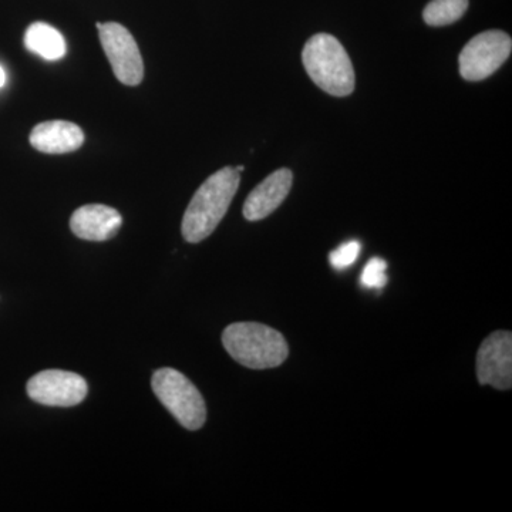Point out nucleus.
<instances>
[{"label":"nucleus","mask_w":512,"mask_h":512,"mask_svg":"<svg viewBox=\"0 0 512 512\" xmlns=\"http://www.w3.org/2000/svg\"><path fill=\"white\" fill-rule=\"evenodd\" d=\"M477 376L480 384L498 390L512 387V335L494 332L481 343L477 353Z\"/></svg>","instance_id":"nucleus-8"},{"label":"nucleus","mask_w":512,"mask_h":512,"mask_svg":"<svg viewBox=\"0 0 512 512\" xmlns=\"http://www.w3.org/2000/svg\"><path fill=\"white\" fill-rule=\"evenodd\" d=\"M241 173L234 167H225L212 174L198 188L183 218V237L190 244H198L210 237L227 214L237 194Z\"/></svg>","instance_id":"nucleus-1"},{"label":"nucleus","mask_w":512,"mask_h":512,"mask_svg":"<svg viewBox=\"0 0 512 512\" xmlns=\"http://www.w3.org/2000/svg\"><path fill=\"white\" fill-rule=\"evenodd\" d=\"M121 224L120 212L101 204L84 205L70 218L73 234L84 241L103 242L114 238Z\"/></svg>","instance_id":"nucleus-10"},{"label":"nucleus","mask_w":512,"mask_h":512,"mask_svg":"<svg viewBox=\"0 0 512 512\" xmlns=\"http://www.w3.org/2000/svg\"><path fill=\"white\" fill-rule=\"evenodd\" d=\"M292 181V171L288 168H281V170L268 175L248 195L244 204V211H242L245 220L261 221L271 215L288 197L289 192H291Z\"/></svg>","instance_id":"nucleus-9"},{"label":"nucleus","mask_w":512,"mask_h":512,"mask_svg":"<svg viewBox=\"0 0 512 512\" xmlns=\"http://www.w3.org/2000/svg\"><path fill=\"white\" fill-rule=\"evenodd\" d=\"M33 402L50 407H73L86 399L89 387L82 376L64 370H43L29 380Z\"/></svg>","instance_id":"nucleus-7"},{"label":"nucleus","mask_w":512,"mask_h":512,"mask_svg":"<svg viewBox=\"0 0 512 512\" xmlns=\"http://www.w3.org/2000/svg\"><path fill=\"white\" fill-rule=\"evenodd\" d=\"M386 269L387 262L384 259H370L360 276V284L369 289H383L387 284Z\"/></svg>","instance_id":"nucleus-14"},{"label":"nucleus","mask_w":512,"mask_h":512,"mask_svg":"<svg viewBox=\"0 0 512 512\" xmlns=\"http://www.w3.org/2000/svg\"><path fill=\"white\" fill-rule=\"evenodd\" d=\"M512 40L503 30H488L470 40L461 50L460 74L468 82L493 76L511 55Z\"/></svg>","instance_id":"nucleus-5"},{"label":"nucleus","mask_w":512,"mask_h":512,"mask_svg":"<svg viewBox=\"0 0 512 512\" xmlns=\"http://www.w3.org/2000/svg\"><path fill=\"white\" fill-rule=\"evenodd\" d=\"M84 143L82 128L70 121L53 120L37 124L30 133V144L45 154H67L79 150Z\"/></svg>","instance_id":"nucleus-11"},{"label":"nucleus","mask_w":512,"mask_h":512,"mask_svg":"<svg viewBox=\"0 0 512 512\" xmlns=\"http://www.w3.org/2000/svg\"><path fill=\"white\" fill-rule=\"evenodd\" d=\"M222 343L232 359L249 369L281 366L289 355L288 342L282 333L262 323H232L222 333Z\"/></svg>","instance_id":"nucleus-2"},{"label":"nucleus","mask_w":512,"mask_h":512,"mask_svg":"<svg viewBox=\"0 0 512 512\" xmlns=\"http://www.w3.org/2000/svg\"><path fill=\"white\" fill-rule=\"evenodd\" d=\"M25 46L42 59L55 62L66 55V40L59 30L47 23L36 22L25 33Z\"/></svg>","instance_id":"nucleus-12"},{"label":"nucleus","mask_w":512,"mask_h":512,"mask_svg":"<svg viewBox=\"0 0 512 512\" xmlns=\"http://www.w3.org/2000/svg\"><path fill=\"white\" fill-rule=\"evenodd\" d=\"M235 170H237L238 173H242V171L245 170V167H244V165H238V167H235Z\"/></svg>","instance_id":"nucleus-17"},{"label":"nucleus","mask_w":512,"mask_h":512,"mask_svg":"<svg viewBox=\"0 0 512 512\" xmlns=\"http://www.w3.org/2000/svg\"><path fill=\"white\" fill-rule=\"evenodd\" d=\"M154 393L165 409L187 430H200L207 420V407L200 390L175 369H160L151 380Z\"/></svg>","instance_id":"nucleus-4"},{"label":"nucleus","mask_w":512,"mask_h":512,"mask_svg":"<svg viewBox=\"0 0 512 512\" xmlns=\"http://www.w3.org/2000/svg\"><path fill=\"white\" fill-rule=\"evenodd\" d=\"M6 83V73L5 70H3V67L0 66V87L5 86Z\"/></svg>","instance_id":"nucleus-16"},{"label":"nucleus","mask_w":512,"mask_h":512,"mask_svg":"<svg viewBox=\"0 0 512 512\" xmlns=\"http://www.w3.org/2000/svg\"><path fill=\"white\" fill-rule=\"evenodd\" d=\"M470 0H431L423 10L424 22L434 28L451 25L463 18Z\"/></svg>","instance_id":"nucleus-13"},{"label":"nucleus","mask_w":512,"mask_h":512,"mask_svg":"<svg viewBox=\"0 0 512 512\" xmlns=\"http://www.w3.org/2000/svg\"><path fill=\"white\" fill-rule=\"evenodd\" d=\"M302 62L313 83L330 96L346 97L355 90V69L335 36H312L303 47Z\"/></svg>","instance_id":"nucleus-3"},{"label":"nucleus","mask_w":512,"mask_h":512,"mask_svg":"<svg viewBox=\"0 0 512 512\" xmlns=\"http://www.w3.org/2000/svg\"><path fill=\"white\" fill-rule=\"evenodd\" d=\"M97 29L114 76L126 86H138L144 79V63L133 35L116 22H99Z\"/></svg>","instance_id":"nucleus-6"},{"label":"nucleus","mask_w":512,"mask_h":512,"mask_svg":"<svg viewBox=\"0 0 512 512\" xmlns=\"http://www.w3.org/2000/svg\"><path fill=\"white\" fill-rule=\"evenodd\" d=\"M360 249H362V245H360L359 241H349L345 242V244L340 245L338 249L330 252L329 261L330 265L335 269H346L349 266H352L359 258Z\"/></svg>","instance_id":"nucleus-15"}]
</instances>
